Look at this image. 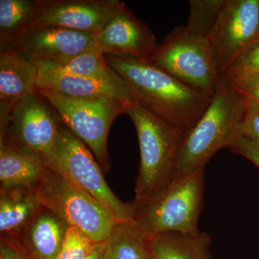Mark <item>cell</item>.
I'll return each instance as SVG.
<instances>
[{
  "label": "cell",
  "instance_id": "cell-11",
  "mask_svg": "<svg viewBox=\"0 0 259 259\" xmlns=\"http://www.w3.org/2000/svg\"><path fill=\"white\" fill-rule=\"evenodd\" d=\"M96 47L95 35L52 25L28 29L14 47L25 59L63 64Z\"/></svg>",
  "mask_w": 259,
  "mask_h": 259
},
{
  "label": "cell",
  "instance_id": "cell-20",
  "mask_svg": "<svg viewBox=\"0 0 259 259\" xmlns=\"http://www.w3.org/2000/svg\"><path fill=\"white\" fill-rule=\"evenodd\" d=\"M39 0H0V50L14 49L35 26Z\"/></svg>",
  "mask_w": 259,
  "mask_h": 259
},
{
  "label": "cell",
  "instance_id": "cell-18",
  "mask_svg": "<svg viewBox=\"0 0 259 259\" xmlns=\"http://www.w3.org/2000/svg\"><path fill=\"white\" fill-rule=\"evenodd\" d=\"M41 207L35 190H0L1 237L11 238L18 235Z\"/></svg>",
  "mask_w": 259,
  "mask_h": 259
},
{
  "label": "cell",
  "instance_id": "cell-2",
  "mask_svg": "<svg viewBox=\"0 0 259 259\" xmlns=\"http://www.w3.org/2000/svg\"><path fill=\"white\" fill-rule=\"evenodd\" d=\"M245 114L241 97L222 79L207 110L184 136L175 177L204 168L218 151L229 148L239 135Z\"/></svg>",
  "mask_w": 259,
  "mask_h": 259
},
{
  "label": "cell",
  "instance_id": "cell-12",
  "mask_svg": "<svg viewBox=\"0 0 259 259\" xmlns=\"http://www.w3.org/2000/svg\"><path fill=\"white\" fill-rule=\"evenodd\" d=\"M124 4L119 0H39L35 25L95 35Z\"/></svg>",
  "mask_w": 259,
  "mask_h": 259
},
{
  "label": "cell",
  "instance_id": "cell-17",
  "mask_svg": "<svg viewBox=\"0 0 259 259\" xmlns=\"http://www.w3.org/2000/svg\"><path fill=\"white\" fill-rule=\"evenodd\" d=\"M37 66L14 49L0 50V122L17 102L36 90Z\"/></svg>",
  "mask_w": 259,
  "mask_h": 259
},
{
  "label": "cell",
  "instance_id": "cell-24",
  "mask_svg": "<svg viewBox=\"0 0 259 259\" xmlns=\"http://www.w3.org/2000/svg\"><path fill=\"white\" fill-rule=\"evenodd\" d=\"M259 77V39L234 63L222 79L235 85Z\"/></svg>",
  "mask_w": 259,
  "mask_h": 259
},
{
  "label": "cell",
  "instance_id": "cell-5",
  "mask_svg": "<svg viewBox=\"0 0 259 259\" xmlns=\"http://www.w3.org/2000/svg\"><path fill=\"white\" fill-rule=\"evenodd\" d=\"M149 61L190 88L212 96L222 81L208 37L192 31L186 25L172 29Z\"/></svg>",
  "mask_w": 259,
  "mask_h": 259
},
{
  "label": "cell",
  "instance_id": "cell-21",
  "mask_svg": "<svg viewBox=\"0 0 259 259\" xmlns=\"http://www.w3.org/2000/svg\"><path fill=\"white\" fill-rule=\"evenodd\" d=\"M102 259H151L148 236L133 220L118 221L105 242Z\"/></svg>",
  "mask_w": 259,
  "mask_h": 259
},
{
  "label": "cell",
  "instance_id": "cell-6",
  "mask_svg": "<svg viewBox=\"0 0 259 259\" xmlns=\"http://www.w3.org/2000/svg\"><path fill=\"white\" fill-rule=\"evenodd\" d=\"M37 92L59 112L63 123L88 146L102 171H108L110 162L107 141L110 127L117 117L125 114L131 102L115 97L73 98Z\"/></svg>",
  "mask_w": 259,
  "mask_h": 259
},
{
  "label": "cell",
  "instance_id": "cell-3",
  "mask_svg": "<svg viewBox=\"0 0 259 259\" xmlns=\"http://www.w3.org/2000/svg\"><path fill=\"white\" fill-rule=\"evenodd\" d=\"M204 190V168L175 177L151 198L131 202L132 220L148 236L197 234Z\"/></svg>",
  "mask_w": 259,
  "mask_h": 259
},
{
  "label": "cell",
  "instance_id": "cell-28",
  "mask_svg": "<svg viewBox=\"0 0 259 259\" xmlns=\"http://www.w3.org/2000/svg\"><path fill=\"white\" fill-rule=\"evenodd\" d=\"M238 136L259 144V112H246Z\"/></svg>",
  "mask_w": 259,
  "mask_h": 259
},
{
  "label": "cell",
  "instance_id": "cell-23",
  "mask_svg": "<svg viewBox=\"0 0 259 259\" xmlns=\"http://www.w3.org/2000/svg\"><path fill=\"white\" fill-rule=\"evenodd\" d=\"M226 3V0H190V15L186 26L208 37Z\"/></svg>",
  "mask_w": 259,
  "mask_h": 259
},
{
  "label": "cell",
  "instance_id": "cell-1",
  "mask_svg": "<svg viewBox=\"0 0 259 259\" xmlns=\"http://www.w3.org/2000/svg\"><path fill=\"white\" fill-rule=\"evenodd\" d=\"M105 58L125 81L135 102L185 134L212 102V95L190 88L150 61L127 56Z\"/></svg>",
  "mask_w": 259,
  "mask_h": 259
},
{
  "label": "cell",
  "instance_id": "cell-8",
  "mask_svg": "<svg viewBox=\"0 0 259 259\" xmlns=\"http://www.w3.org/2000/svg\"><path fill=\"white\" fill-rule=\"evenodd\" d=\"M49 167L106 206L117 221L132 220L131 203H125L114 194L93 153L64 123Z\"/></svg>",
  "mask_w": 259,
  "mask_h": 259
},
{
  "label": "cell",
  "instance_id": "cell-4",
  "mask_svg": "<svg viewBox=\"0 0 259 259\" xmlns=\"http://www.w3.org/2000/svg\"><path fill=\"white\" fill-rule=\"evenodd\" d=\"M125 114L133 121L139 139L140 166L134 202H141L157 194L175 178L185 134L136 102H130Z\"/></svg>",
  "mask_w": 259,
  "mask_h": 259
},
{
  "label": "cell",
  "instance_id": "cell-29",
  "mask_svg": "<svg viewBox=\"0 0 259 259\" xmlns=\"http://www.w3.org/2000/svg\"><path fill=\"white\" fill-rule=\"evenodd\" d=\"M0 259H29L16 245L1 237Z\"/></svg>",
  "mask_w": 259,
  "mask_h": 259
},
{
  "label": "cell",
  "instance_id": "cell-7",
  "mask_svg": "<svg viewBox=\"0 0 259 259\" xmlns=\"http://www.w3.org/2000/svg\"><path fill=\"white\" fill-rule=\"evenodd\" d=\"M35 192L42 207L95 243L106 241L118 222L106 206L54 170L50 169Z\"/></svg>",
  "mask_w": 259,
  "mask_h": 259
},
{
  "label": "cell",
  "instance_id": "cell-10",
  "mask_svg": "<svg viewBox=\"0 0 259 259\" xmlns=\"http://www.w3.org/2000/svg\"><path fill=\"white\" fill-rule=\"evenodd\" d=\"M208 39L222 78L259 39V0H226Z\"/></svg>",
  "mask_w": 259,
  "mask_h": 259
},
{
  "label": "cell",
  "instance_id": "cell-16",
  "mask_svg": "<svg viewBox=\"0 0 259 259\" xmlns=\"http://www.w3.org/2000/svg\"><path fill=\"white\" fill-rule=\"evenodd\" d=\"M50 169L35 155L0 138V190H35Z\"/></svg>",
  "mask_w": 259,
  "mask_h": 259
},
{
  "label": "cell",
  "instance_id": "cell-9",
  "mask_svg": "<svg viewBox=\"0 0 259 259\" xmlns=\"http://www.w3.org/2000/svg\"><path fill=\"white\" fill-rule=\"evenodd\" d=\"M62 123L59 112L35 90L17 102L0 122V138L10 140L49 166Z\"/></svg>",
  "mask_w": 259,
  "mask_h": 259
},
{
  "label": "cell",
  "instance_id": "cell-27",
  "mask_svg": "<svg viewBox=\"0 0 259 259\" xmlns=\"http://www.w3.org/2000/svg\"><path fill=\"white\" fill-rule=\"evenodd\" d=\"M228 148L252 162L259 170V144L238 136Z\"/></svg>",
  "mask_w": 259,
  "mask_h": 259
},
{
  "label": "cell",
  "instance_id": "cell-19",
  "mask_svg": "<svg viewBox=\"0 0 259 259\" xmlns=\"http://www.w3.org/2000/svg\"><path fill=\"white\" fill-rule=\"evenodd\" d=\"M148 238L151 259H210L211 238L206 233H166Z\"/></svg>",
  "mask_w": 259,
  "mask_h": 259
},
{
  "label": "cell",
  "instance_id": "cell-22",
  "mask_svg": "<svg viewBox=\"0 0 259 259\" xmlns=\"http://www.w3.org/2000/svg\"><path fill=\"white\" fill-rule=\"evenodd\" d=\"M57 64L72 74L88 79L112 84H126L120 75L107 64L105 56L96 47L66 62Z\"/></svg>",
  "mask_w": 259,
  "mask_h": 259
},
{
  "label": "cell",
  "instance_id": "cell-30",
  "mask_svg": "<svg viewBox=\"0 0 259 259\" xmlns=\"http://www.w3.org/2000/svg\"><path fill=\"white\" fill-rule=\"evenodd\" d=\"M105 242L98 243L97 245L96 248L83 259H102V253H103Z\"/></svg>",
  "mask_w": 259,
  "mask_h": 259
},
{
  "label": "cell",
  "instance_id": "cell-15",
  "mask_svg": "<svg viewBox=\"0 0 259 259\" xmlns=\"http://www.w3.org/2000/svg\"><path fill=\"white\" fill-rule=\"evenodd\" d=\"M69 227L55 213L42 206L23 231L13 238H5L29 259H57Z\"/></svg>",
  "mask_w": 259,
  "mask_h": 259
},
{
  "label": "cell",
  "instance_id": "cell-26",
  "mask_svg": "<svg viewBox=\"0 0 259 259\" xmlns=\"http://www.w3.org/2000/svg\"><path fill=\"white\" fill-rule=\"evenodd\" d=\"M231 86L241 97L246 112H259V77Z\"/></svg>",
  "mask_w": 259,
  "mask_h": 259
},
{
  "label": "cell",
  "instance_id": "cell-13",
  "mask_svg": "<svg viewBox=\"0 0 259 259\" xmlns=\"http://www.w3.org/2000/svg\"><path fill=\"white\" fill-rule=\"evenodd\" d=\"M95 44L104 56H127L146 61L158 45L151 29L125 4L95 34Z\"/></svg>",
  "mask_w": 259,
  "mask_h": 259
},
{
  "label": "cell",
  "instance_id": "cell-14",
  "mask_svg": "<svg viewBox=\"0 0 259 259\" xmlns=\"http://www.w3.org/2000/svg\"><path fill=\"white\" fill-rule=\"evenodd\" d=\"M37 91L73 98L115 97L134 101L127 84H112L72 74L54 62H37Z\"/></svg>",
  "mask_w": 259,
  "mask_h": 259
},
{
  "label": "cell",
  "instance_id": "cell-25",
  "mask_svg": "<svg viewBox=\"0 0 259 259\" xmlns=\"http://www.w3.org/2000/svg\"><path fill=\"white\" fill-rule=\"evenodd\" d=\"M98 243L74 227H69L65 234L57 259H83Z\"/></svg>",
  "mask_w": 259,
  "mask_h": 259
}]
</instances>
